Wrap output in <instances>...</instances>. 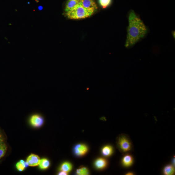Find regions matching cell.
<instances>
[{"mask_svg":"<svg viewBox=\"0 0 175 175\" xmlns=\"http://www.w3.org/2000/svg\"><path fill=\"white\" fill-rule=\"evenodd\" d=\"M72 168V164L68 162H66L63 163L60 168V171H62L69 173L70 172Z\"/></svg>","mask_w":175,"mask_h":175,"instance_id":"cell-12","label":"cell"},{"mask_svg":"<svg viewBox=\"0 0 175 175\" xmlns=\"http://www.w3.org/2000/svg\"><path fill=\"white\" fill-rule=\"evenodd\" d=\"M50 165V163L49 160L46 159L44 158L40 160L38 165L41 169L44 170L48 168Z\"/></svg>","mask_w":175,"mask_h":175,"instance_id":"cell-13","label":"cell"},{"mask_svg":"<svg viewBox=\"0 0 175 175\" xmlns=\"http://www.w3.org/2000/svg\"><path fill=\"white\" fill-rule=\"evenodd\" d=\"M133 159L132 156L129 154H126L122 160V164L125 167H129L133 164Z\"/></svg>","mask_w":175,"mask_h":175,"instance_id":"cell-9","label":"cell"},{"mask_svg":"<svg viewBox=\"0 0 175 175\" xmlns=\"http://www.w3.org/2000/svg\"><path fill=\"white\" fill-rule=\"evenodd\" d=\"M147 29L141 19L133 11H131L129 16V26L125 46L129 48L135 45L146 35Z\"/></svg>","mask_w":175,"mask_h":175,"instance_id":"cell-1","label":"cell"},{"mask_svg":"<svg viewBox=\"0 0 175 175\" xmlns=\"http://www.w3.org/2000/svg\"><path fill=\"white\" fill-rule=\"evenodd\" d=\"M40 160L38 156L36 154H31L27 158L26 162L28 166L34 167L39 165Z\"/></svg>","mask_w":175,"mask_h":175,"instance_id":"cell-7","label":"cell"},{"mask_svg":"<svg viewBox=\"0 0 175 175\" xmlns=\"http://www.w3.org/2000/svg\"><path fill=\"white\" fill-rule=\"evenodd\" d=\"M133 173L131 172H129L126 173V175H133Z\"/></svg>","mask_w":175,"mask_h":175,"instance_id":"cell-23","label":"cell"},{"mask_svg":"<svg viewBox=\"0 0 175 175\" xmlns=\"http://www.w3.org/2000/svg\"><path fill=\"white\" fill-rule=\"evenodd\" d=\"M88 150V147L86 145L83 144H78L74 148V152L75 154L79 156L85 155Z\"/></svg>","mask_w":175,"mask_h":175,"instance_id":"cell-6","label":"cell"},{"mask_svg":"<svg viewBox=\"0 0 175 175\" xmlns=\"http://www.w3.org/2000/svg\"><path fill=\"white\" fill-rule=\"evenodd\" d=\"M43 9V8L42 6H40L38 7V9L40 11L42 10Z\"/></svg>","mask_w":175,"mask_h":175,"instance_id":"cell-21","label":"cell"},{"mask_svg":"<svg viewBox=\"0 0 175 175\" xmlns=\"http://www.w3.org/2000/svg\"><path fill=\"white\" fill-rule=\"evenodd\" d=\"M95 12L85 8L78 2L75 7L66 12V14L70 19H80L90 17Z\"/></svg>","mask_w":175,"mask_h":175,"instance_id":"cell-2","label":"cell"},{"mask_svg":"<svg viewBox=\"0 0 175 175\" xmlns=\"http://www.w3.org/2000/svg\"><path fill=\"white\" fill-rule=\"evenodd\" d=\"M28 166V163L26 162L23 160H21L18 162L16 164V167L17 170L20 172L23 171L25 168Z\"/></svg>","mask_w":175,"mask_h":175,"instance_id":"cell-16","label":"cell"},{"mask_svg":"<svg viewBox=\"0 0 175 175\" xmlns=\"http://www.w3.org/2000/svg\"><path fill=\"white\" fill-rule=\"evenodd\" d=\"M173 165L174 166H175V158H173Z\"/></svg>","mask_w":175,"mask_h":175,"instance_id":"cell-22","label":"cell"},{"mask_svg":"<svg viewBox=\"0 0 175 175\" xmlns=\"http://www.w3.org/2000/svg\"><path fill=\"white\" fill-rule=\"evenodd\" d=\"M78 2L83 7L87 10L96 12L98 9L94 0H78Z\"/></svg>","mask_w":175,"mask_h":175,"instance_id":"cell-5","label":"cell"},{"mask_svg":"<svg viewBox=\"0 0 175 175\" xmlns=\"http://www.w3.org/2000/svg\"><path fill=\"white\" fill-rule=\"evenodd\" d=\"M7 146L5 142L0 143V159L3 158L7 152Z\"/></svg>","mask_w":175,"mask_h":175,"instance_id":"cell-15","label":"cell"},{"mask_svg":"<svg viewBox=\"0 0 175 175\" xmlns=\"http://www.w3.org/2000/svg\"><path fill=\"white\" fill-rule=\"evenodd\" d=\"M30 122L33 126L38 127L41 126L43 124L44 119L40 114H35L30 117Z\"/></svg>","mask_w":175,"mask_h":175,"instance_id":"cell-4","label":"cell"},{"mask_svg":"<svg viewBox=\"0 0 175 175\" xmlns=\"http://www.w3.org/2000/svg\"><path fill=\"white\" fill-rule=\"evenodd\" d=\"M78 3V0H68L65 6V12L68 11L75 7Z\"/></svg>","mask_w":175,"mask_h":175,"instance_id":"cell-10","label":"cell"},{"mask_svg":"<svg viewBox=\"0 0 175 175\" xmlns=\"http://www.w3.org/2000/svg\"><path fill=\"white\" fill-rule=\"evenodd\" d=\"M68 173L65 172L60 171V172L59 173L58 175H66L68 174Z\"/></svg>","mask_w":175,"mask_h":175,"instance_id":"cell-20","label":"cell"},{"mask_svg":"<svg viewBox=\"0 0 175 175\" xmlns=\"http://www.w3.org/2000/svg\"><path fill=\"white\" fill-rule=\"evenodd\" d=\"M163 172L165 175H173L175 173L174 166L172 165H168L164 168Z\"/></svg>","mask_w":175,"mask_h":175,"instance_id":"cell-14","label":"cell"},{"mask_svg":"<svg viewBox=\"0 0 175 175\" xmlns=\"http://www.w3.org/2000/svg\"><path fill=\"white\" fill-rule=\"evenodd\" d=\"M76 173L79 175H87L89 174V172L87 168L83 167L77 170Z\"/></svg>","mask_w":175,"mask_h":175,"instance_id":"cell-17","label":"cell"},{"mask_svg":"<svg viewBox=\"0 0 175 175\" xmlns=\"http://www.w3.org/2000/svg\"><path fill=\"white\" fill-rule=\"evenodd\" d=\"M95 165L97 169H104L107 166V162L105 159L103 158H99L96 160Z\"/></svg>","mask_w":175,"mask_h":175,"instance_id":"cell-8","label":"cell"},{"mask_svg":"<svg viewBox=\"0 0 175 175\" xmlns=\"http://www.w3.org/2000/svg\"><path fill=\"white\" fill-rule=\"evenodd\" d=\"M102 152L104 156L106 157H109L112 155L113 153V148L111 146H106L103 147Z\"/></svg>","mask_w":175,"mask_h":175,"instance_id":"cell-11","label":"cell"},{"mask_svg":"<svg viewBox=\"0 0 175 175\" xmlns=\"http://www.w3.org/2000/svg\"><path fill=\"white\" fill-rule=\"evenodd\" d=\"M112 0H99V2L103 8H106L111 4Z\"/></svg>","mask_w":175,"mask_h":175,"instance_id":"cell-18","label":"cell"},{"mask_svg":"<svg viewBox=\"0 0 175 175\" xmlns=\"http://www.w3.org/2000/svg\"><path fill=\"white\" fill-rule=\"evenodd\" d=\"M117 146L121 153L125 155L131 152L133 146L129 137L125 134H121L117 140Z\"/></svg>","mask_w":175,"mask_h":175,"instance_id":"cell-3","label":"cell"},{"mask_svg":"<svg viewBox=\"0 0 175 175\" xmlns=\"http://www.w3.org/2000/svg\"><path fill=\"white\" fill-rule=\"evenodd\" d=\"M4 140L5 138L3 134L2 131L0 130V143L5 142Z\"/></svg>","mask_w":175,"mask_h":175,"instance_id":"cell-19","label":"cell"}]
</instances>
